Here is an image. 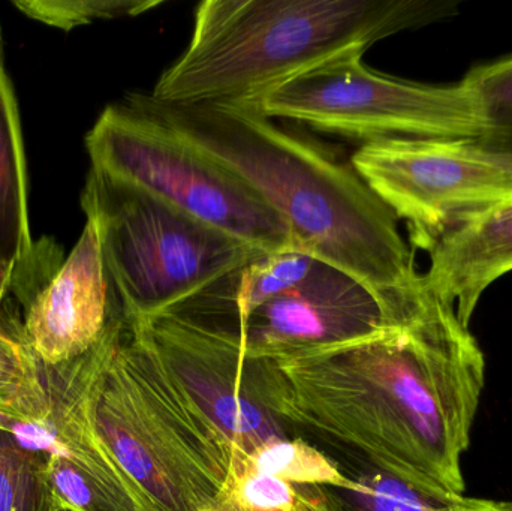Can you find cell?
<instances>
[{"label":"cell","mask_w":512,"mask_h":511,"mask_svg":"<svg viewBox=\"0 0 512 511\" xmlns=\"http://www.w3.org/2000/svg\"><path fill=\"white\" fill-rule=\"evenodd\" d=\"M267 407L298 437L360 456L415 485L465 494L462 458L486 359L453 305L412 323L289 360H258Z\"/></svg>","instance_id":"6da1fadb"},{"label":"cell","mask_w":512,"mask_h":511,"mask_svg":"<svg viewBox=\"0 0 512 511\" xmlns=\"http://www.w3.org/2000/svg\"><path fill=\"white\" fill-rule=\"evenodd\" d=\"M129 99L180 138L242 177L291 227L298 248L366 285L411 323L427 299L399 219L358 176L258 110L234 104Z\"/></svg>","instance_id":"7a4b0ae2"},{"label":"cell","mask_w":512,"mask_h":511,"mask_svg":"<svg viewBox=\"0 0 512 511\" xmlns=\"http://www.w3.org/2000/svg\"><path fill=\"white\" fill-rule=\"evenodd\" d=\"M456 14L441 0H204L191 41L150 98L252 105L286 81Z\"/></svg>","instance_id":"3957f363"},{"label":"cell","mask_w":512,"mask_h":511,"mask_svg":"<svg viewBox=\"0 0 512 511\" xmlns=\"http://www.w3.org/2000/svg\"><path fill=\"white\" fill-rule=\"evenodd\" d=\"M87 407L96 434L150 510L218 506L233 447L171 377L143 327L122 318L102 339Z\"/></svg>","instance_id":"277c9868"},{"label":"cell","mask_w":512,"mask_h":511,"mask_svg":"<svg viewBox=\"0 0 512 511\" xmlns=\"http://www.w3.org/2000/svg\"><path fill=\"white\" fill-rule=\"evenodd\" d=\"M129 323L168 314L262 252L90 165L81 191Z\"/></svg>","instance_id":"5b68a950"},{"label":"cell","mask_w":512,"mask_h":511,"mask_svg":"<svg viewBox=\"0 0 512 511\" xmlns=\"http://www.w3.org/2000/svg\"><path fill=\"white\" fill-rule=\"evenodd\" d=\"M101 168L262 254L301 251L288 222L242 177L180 138L126 96L86 135Z\"/></svg>","instance_id":"8992f818"},{"label":"cell","mask_w":512,"mask_h":511,"mask_svg":"<svg viewBox=\"0 0 512 511\" xmlns=\"http://www.w3.org/2000/svg\"><path fill=\"white\" fill-rule=\"evenodd\" d=\"M246 107L361 144L486 134L480 99L465 80L432 86L390 77L369 68L363 54L312 69Z\"/></svg>","instance_id":"52a82bcc"},{"label":"cell","mask_w":512,"mask_h":511,"mask_svg":"<svg viewBox=\"0 0 512 511\" xmlns=\"http://www.w3.org/2000/svg\"><path fill=\"white\" fill-rule=\"evenodd\" d=\"M351 165L429 252L463 225L512 201V159L475 138H387Z\"/></svg>","instance_id":"ba28073f"},{"label":"cell","mask_w":512,"mask_h":511,"mask_svg":"<svg viewBox=\"0 0 512 511\" xmlns=\"http://www.w3.org/2000/svg\"><path fill=\"white\" fill-rule=\"evenodd\" d=\"M102 342V341H101ZM96 351L45 369L50 410L35 422L0 416V429L41 455L60 507L69 511H152L93 428L87 390Z\"/></svg>","instance_id":"9c48e42d"},{"label":"cell","mask_w":512,"mask_h":511,"mask_svg":"<svg viewBox=\"0 0 512 511\" xmlns=\"http://www.w3.org/2000/svg\"><path fill=\"white\" fill-rule=\"evenodd\" d=\"M406 324L366 285L318 260L300 284L262 303L237 323L206 332L234 342L248 359L289 360Z\"/></svg>","instance_id":"30bf717a"},{"label":"cell","mask_w":512,"mask_h":511,"mask_svg":"<svg viewBox=\"0 0 512 511\" xmlns=\"http://www.w3.org/2000/svg\"><path fill=\"white\" fill-rule=\"evenodd\" d=\"M131 324L143 327L171 377L233 450L249 453L270 441L298 437L265 404L258 360L243 356L234 342L170 314Z\"/></svg>","instance_id":"8fae6325"},{"label":"cell","mask_w":512,"mask_h":511,"mask_svg":"<svg viewBox=\"0 0 512 511\" xmlns=\"http://www.w3.org/2000/svg\"><path fill=\"white\" fill-rule=\"evenodd\" d=\"M20 309L24 338L48 369L83 359L125 317L93 222L86 221L71 254Z\"/></svg>","instance_id":"7c38bea8"},{"label":"cell","mask_w":512,"mask_h":511,"mask_svg":"<svg viewBox=\"0 0 512 511\" xmlns=\"http://www.w3.org/2000/svg\"><path fill=\"white\" fill-rule=\"evenodd\" d=\"M429 255L424 282L469 327L484 291L512 272V201L448 234Z\"/></svg>","instance_id":"4fadbf2b"},{"label":"cell","mask_w":512,"mask_h":511,"mask_svg":"<svg viewBox=\"0 0 512 511\" xmlns=\"http://www.w3.org/2000/svg\"><path fill=\"white\" fill-rule=\"evenodd\" d=\"M345 486H322L328 511H499L501 501L478 500L463 494L415 485L394 476L354 453L325 447Z\"/></svg>","instance_id":"5bb4252c"},{"label":"cell","mask_w":512,"mask_h":511,"mask_svg":"<svg viewBox=\"0 0 512 511\" xmlns=\"http://www.w3.org/2000/svg\"><path fill=\"white\" fill-rule=\"evenodd\" d=\"M33 254L23 128L0 29V255L18 272L32 263Z\"/></svg>","instance_id":"9a60e30c"},{"label":"cell","mask_w":512,"mask_h":511,"mask_svg":"<svg viewBox=\"0 0 512 511\" xmlns=\"http://www.w3.org/2000/svg\"><path fill=\"white\" fill-rule=\"evenodd\" d=\"M48 410L44 366L24 338L20 306L9 297L0 309V416L35 422Z\"/></svg>","instance_id":"2e32d148"},{"label":"cell","mask_w":512,"mask_h":511,"mask_svg":"<svg viewBox=\"0 0 512 511\" xmlns=\"http://www.w3.org/2000/svg\"><path fill=\"white\" fill-rule=\"evenodd\" d=\"M218 506L231 511H328L322 486L298 485L261 473L233 453Z\"/></svg>","instance_id":"e0dca14e"},{"label":"cell","mask_w":512,"mask_h":511,"mask_svg":"<svg viewBox=\"0 0 512 511\" xmlns=\"http://www.w3.org/2000/svg\"><path fill=\"white\" fill-rule=\"evenodd\" d=\"M233 455L256 471L298 485L345 486L348 483L336 461L306 438L274 440L249 453L233 450Z\"/></svg>","instance_id":"ac0fdd59"},{"label":"cell","mask_w":512,"mask_h":511,"mask_svg":"<svg viewBox=\"0 0 512 511\" xmlns=\"http://www.w3.org/2000/svg\"><path fill=\"white\" fill-rule=\"evenodd\" d=\"M41 455L0 429V511H57Z\"/></svg>","instance_id":"d6986e66"},{"label":"cell","mask_w":512,"mask_h":511,"mask_svg":"<svg viewBox=\"0 0 512 511\" xmlns=\"http://www.w3.org/2000/svg\"><path fill=\"white\" fill-rule=\"evenodd\" d=\"M480 99L487 146L512 159V54L475 66L463 78Z\"/></svg>","instance_id":"ffe728a7"},{"label":"cell","mask_w":512,"mask_h":511,"mask_svg":"<svg viewBox=\"0 0 512 511\" xmlns=\"http://www.w3.org/2000/svg\"><path fill=\"white\" fill-rule=\"evenodd\" d=\"M12 5L32 20L71 32L101 20L135 17L162 5L159 0H14Z\"/></svg>","instance_id":"44dd1931"},{"label":"cell","mask_w":512,"mask_h":511,"mask_svg":"<svg viewBox=\"0 0 512 511\" xmlns=\"http://www.w3.org/2000/svg\"><path fill=\"white\" fill-rule=\"evenodd\" d=\"M15 266L0 255V309L6 300L11 297L12 284H14Z\"/></svg>","instance_id":"7402d4cb"},{"label":"cell","mask_w":512,"mask_h":511,"mask_svg":"<svg viewBox=\"0 0 512 511\" xmlns=\"http://www.w3.org/2000/svg\"><path fill=\"white\" fill-rule=\"evenodd\" d=\"M499 511H512V503H502L501 501V510Z\"/></svg>","instance_id":"603a6c76"},{"label":"cell","mask_w":512,"mask_h":511,"mask_svg":"<svg viewBox=\"0 0 512 511\" xmlns=\"http://www.w3.org/2000/svg\"><path fill=\"white\" fill-rule=\"evenodd\" d=\"M203 511H231V510L225 509V507L216 506V507H212V509H206Z\"/></svg>","instance_id":"cb8c5ba5"},{"label":"cell","mask_w":512,"mask_h":511,"mask_svg":"<svg viewBox=\"0 0 512 511\" xmlns=\"http://www.w3.org/2000/svg\"><path fill=\"white\" fill-rule=\"evenodd\" d=\"M57 511H69V510L63 509V507H59V509H57Z\"/></svg>","instance_id":"d4e9b609"}]
</instances>
